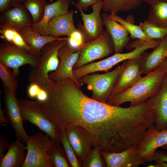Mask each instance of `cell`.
Segmentation results:
<instances>
[{"label":"cell","mask_w":167,"mask_h":167,"mask_svg":"<svg viewBox=\"0 0 167 167\" xmlns=\"http://www.w3.org/2000/svg\"><path fill=\"white\" fill-rule=\"evenodd\" d=\"M80 86L70 78L49 83L48 98L42 103L48 119L59 129L83 127L93 148L101 151L120 152L136 144L143 125L140 106L122 107L99 101L85 95Z\"/></svg>","instance_id":"obj_1"},{"label":"cell","mask_w":167,"mask_h":167,"mask_svg":"<svg viewBox=\"0 0 167 167\" xmlns=\"http://www.w3.org/2000/svg\"><path fill=\"white\" fill-rule=\"evenodd\" d=\"M166 74L159 66L147 73L132 86L122 92L110 96L107 103L120 106L127 102L131 106L146 102L159 91Z\"/></svg>","instance_id":"obj_2"},{"label":"cell","mask_w":167,"mask_h":167,"mask_svg":"<svg viewBox=\"0 0 167 167\" xmlns=\"http://www.w3.org/2000/svg\"><path fill=\"white\" fill-rule=\"evenodd\" d=\"M161 41L153 40L147 42L136 39L131 42L130 47L133 49L130 52L115 53L113 55L100 61L88 63L76 69L73 72L75 78L77 80L82 76L100 71L108 72L114 66L125 60L135 58L142 55L146 50L154 48L161 42Z\"/></svg>","instance_id":"obj_3"},{"label":"cell","mask_w":167,"mask_h":167,"mask_svg":"<svg viewBox=\"0 0 167 167\" xmlns=\"http://www.w3.org/2000/svg\"><path fill=\"white\" fill-rule=\"evenodd\" d=\"M68 36L46 45L42 49L40 56L39 65L31 68L28 76V80L34 83L43 88L46 83L49 80V75L58 67L59 59L58 51L59 49L67 42Z\"/></svg>","instance_id":"obj_4"},{"label":"cell","mask_w":167,"mask_h":167,"mask_svg":"<svg viewBox=\"0 0 167 167\" xmlns=\"http://www.w3.org/2000/svg\"><path fill=\"white\" fill-rule=\"evenodd\" d=\"M126 60L117 66L112 71L103 74H88L77 80L80 84L87 86L92 92V98L100 102L107 103L115 84L124 69Z\"/></svg>","instance_id":"obj_5"},{"label":"cell","mask_w":167,"mask_h":167,"mask_svg":"<svg viewBox=\"0 0 167 167\" xmlns=\"http://www.w3.org/2000/svg\"><path fill=\"white\" fill-rule=\"evenodd\" d=\"M19 103L24 121H28L48 135L55 143H61L59 129L47 118L41 102L37 101L20 99Z\"/></svg>","instance_id":"obj_6"},{"label":"cell","mask_w":167,"mask_h":167,"mask_svg":"<svg viewBox=\"0 0 167 167\" xmlns=\"http://www.w3.org/2000/svg\"><path fill=\"white\" fill-rule=\"evenodd\" d=\"M55 143L42 132L29 136L26 146L27 157L22 167H53L48 151Z\"/></svg>","instance_id":"obj_7"},{"label":"cell","mask_w":167,"mask_h":167,"mask_svg":"<svg viewBox=\"0 0 167 167\" xmlns=\"http://www.w3.org/2000/svg\"><path fill=\"white\" fill-rule=\"evenodd\" d=\"M40 57L31 54L23 49L5 40L0 44V62L11 68L17 76L20 67L28 65L31 68L39 65Z\"/></svg>","instance_id":"obj_8"},{"label":"cell","mask_w":167,"mask_h":167,"mask_svg":"<svg viewBox=\"0 0 167 167\" xmlns=\"http://www.w3.org/2000/svg\"><path fill=\"white\" fill-rule=\"evenodd\" d=\"M80 51L79 57L73 69L105 58L115 52L112 38L106 30L97 38L85 43Z\"/></svg>","instance_id":"obj_9"},{"label":"cell","mask_w":167,"mask_h":167,"mask_svg":"<svg viewBox=\"0 0 167 167\" xmlns=\"http://www.w3.org/2000/svg\"><path fill=\"white\" fill-rule=\"evenodd\" d=\"M2 84L6 117L9 124L15 131L17 139L26 144L29 136L24 127V121L20 109L19 100L16 95L11 93L3 84Z\"/></svg>","instance_id":"obj_10"},{"label":"cell","mask_w":167,"mask_h":167,"mask_svg":"<svg viewBox=\"0 0 167 167\" xmlns=\"http://www.w3.org/2000/svg\"><path fill=\"white\" fill-rule=\"evenodd\" d=\"M80 53V49L72 48L67 43L62 46L58 51V65L56 70L49 74V79L57 82L70 78L78 81L74 77L73 70Z\"/></svg>","instance_id":"obj_11"},{"label":"cell","mask_w":167,"mask_h":167,"mask_svg":"<svg viewBox=\"0 0 167 167\" xmlns=\"http://www.w3.org/2000/svg\"><path fill=\"white\" fill-rule=\"evenodd\" d=\"M103 1L99 2L92 5V11L86 14L82 8L77 7L83 24L79 23L77 29L84 34L86 41L95 40L100 37L104 31V23L101 12L103 7Z\"/></svg>","instance_id":"obj_12"},{"label":"cell","mask_w":167,"mask_h":167,"mask_svg":"<svg viewBox=\"0 0 167 167\" xmlns=\"http://www.w3.org/2000/svg\"><path fill=\"white\" fill-rule=\"evenodd\" d=\"M145 54L144 53L139 57L126 60L125 66L115 84L110 96L129 89L141 78V69Z\"/></svg>","instance_id":"obj_13"},{"label":"cell","mask_w":167,"mask_h":167,"mask_svg":"<svg viewBox=\"0 0 167 167\" xmlns=\"http://www.w3.org/2000/svg\"><path fill=\"white\" fill-rule=\"evenodd\" d=\"M167 145V130L158 131L154 124L147 130L143 139L137 145L140 156L146 162L153 161L156 150Z\"/></svg>","instance_id":"obj_14"},{"label":"cell","mask_w":167,"mask_h":167,"mask_svg":"<svg viewBox=\"0 0 167 167\" xmlns=\"http://www.w3.org/2000/svg\"><path fill=\"white\" fill-rule=\"evenodd\" d=\"M101 153L107 167H138L146 164L139 156L137 145L120 152L101 151Z\"/></svg>","instance_id":"obj_15"},{"label":"cell","mask_w":167,"mask_h":167,"mask_svg":"<svg viewBox=\"0 0 167 167\" xmlns=\"http://www.w3.org/2000/svg\"><path fill=\"white\" fill-rule=\"evenodd\" d=\"M68 139L79 160L82 162L92 149L91 137L83 127L72 125L67 127Z\"/></svg>","instance_id":"obj_16"},{"label":"cell","mask_w":167,"mask_h":167,"mask_svg":"<svg viewBox=\"0 0 167 167\" xmlns=\"http://www.w3.org/2000/svg\"><path fill=\"white\" fill-rule=\"evenodd\" d=\"M33 24L32 16L23 3L0 13V28L18 30Z\"/></svg>","instance_id":"obj_17"},{"label":"cell","mask_w":167,"mask_h":167,"mask_svg":"<svg viewBox=\"0 0 167 167\" xmlns=\"http://www.w3.org/2000/svg\"><path fill=\"white\" fill-rule=\"evenodd\" d=\"M146 102L154 111L156 129L158 131L167 130V74L159 91Z\"/></svg>","instance_id":"obj_18"},{"label":"cell","mask_w":167,"mask_h":167,"mask_svg":"<svg viewBox=\"0 0 167 167\" xmlns=\"http://www.w3.org/2000/svg\"><path fill=\"white\" fill-rule=\"evenodd\" d=\"M75 11L71 10L65 14L51 19L47 25L45 36L57 37L61 36H70L77 29L74 22Z\"/></svg>","instance_id":"obj_19"},{"label":"cell","mask_w":167,"mask_h":167,"mask_svg":"<svg viewBox=\"0 0 167 167\" xmlns=\"http://www.w3.org/2000/svg\"><path fill=\"white\" fill-rule=\"evenodd\" d=\"M101 16L106 30L112 38L115 53H122L129 43V32L122 25L110 18L107 13H104Z\"/></svg>","instance_id":"obj_20"},{"label":"cell","mask_w":167,"mask_h":167,"mask_svg":"<svg viewBox=\"0 0 167 167\" xmlns=\"http://www.w3.org/2000/svg\"><path fill=\"white\" fill-rule=\"evenodd\" d=\"M71 0H57L50 3H47L43 17L38 23L32 24L33 30L39 34L45 36L47 25L52 18L66 14L68 12Z\"/></svg>","instance_id":"obj_21"},{"label":"cell","mask_w":167,"mask_h":167,"mask_svg":"<svg viewBox=\"0 0 167 167\" xmlns=\"http://www.w3.org/2000/svg\"><path fill=\"white\" fill-rule=\"evenodd\" d=\"M18 31L30 47L28 53L37 56H40L41 50L46 45L61 38L41 35L33 30L31 26L26 27Z\"/></svg>","instance_id":"obj_22"},{"label":"cell","mask_w":167,"mask_h":167,"mask_svg":"<svg viewBox=\"0 0 167 167\" xmlns=\"http://www.w3.org/2000/svg\"><path fill=\"white\" fill-rule=\"evenodd\" d=\"M17 139L9 144L8 150L0 161V167H22L27 156L26 146Z\"/></svg>","instance_id":"obj_23"},{"label":"cell","mask_w":167,"mask_h":167,"mask_svg":"<svg viewBox=\"0 0 167 167\" xmlns=\"http://www.w3.org/2000/svg\"><path fill=\"white\" fill-rule=\"evenodd\" d=\"M154 48L152 52L145 54L141 69L142 74H146L152 71L165 58V54L167 51V35Z\"/></svg>","instance_id":"obj_24"},{"label":"cell","mask_w":167,"mask_h":167,"mask_svg":"<svg viewBox=\"0 0 167 167\" xmlns=\"http://www.w3.org/2000/svg\"><path fill=\"white\" fill-rule=\"evenodd\" d=\"M142 0H103L102 9L110 14L128 12L139 6Z\"/></svg>","instance_id":"obj_25"},{"label":"cell","mask_w":167,"mask_h":167,"mask_svg":"<svg viewBox=\"0 0 167 167\" xmlns=\"http://www.w3.org/2000/svg\"><path fill=\"white\" fill-rule=\"evenodd\" d=\"M147 20L157 25L167 28V0L151 6Z\"/></svg>","instance_id":"obj_26"},{"label":"cell","mask_w":167,"mask_h":167,"mask_svg":"<svg viewBox=\"0 0 167 167\" xmlns=\"http://www.w3.org/2000/svg\"><path fill=\"white\" fill-rule=\"evenodd\" d=\"M110 18L122 25L127 30L133 39H138L143 41L151 42L153 40L149 39L145 34L139 25H135L133 22L124 19L117 14H110Z\"/></svg>","instance_id":"obj_27"},{"label":"cell","mask_w":167,"mask_h":167,"mask_svg":"<svg viewBox=\"0 0 167 167\" xmlns=\"http://www.w3.org/2000/svg\"><path fill=\"white\" fill-rule=\"evenodd\" d=\"M61 143H55L48 151L50 161L54 167H70L66 153Z\"/></svg>","instance_id":"obj_28"},{"label":"cell","mask_w":167,"mask_h":167,"mask_svg":"<svg viewBox=\"0 0 167 167\" xmlns=\"http://www.w3.org/2000/svg\"><path fill=\"white\" fill-rule=\"evenodd\" d=\"M12 70L0 62V77L3 84L11 93L16 95L18 79Z\"/></svg>","instance_id":"obj_29"},{"label":"cell","mask_w":167,"mask_h":167,"mask_svg":"<svg viewBox=\"0 0 167 167\" xmlns=\"http://www.w3.org/2000/svg\"><path fill=\"white\" fill-rule=\"evenodd\" d=\"M23 3L30 13L34 24L39 22L42 18L48 3L46 0H24Z\"/></svg>","instance_id":"obj_30"},{"label":"cell","mask_w":167,"mask_h":167,"mask_svg":"<svg viewBox=\"0 0 167 167\" xmlns=\"http://www.w3.org/2000/svg\"><path fill=\"white\" fill-rule=\"evenodd\" d=\"M139 25L146 36L152 40H163L167 35V28L160 26L146 20Z\"/></svg>","instance_id":"obj_31"},{"label":"cell","mask_w":167,"mask_h":167,"mask_svg":"<svg viewBox=\"0 0 167 167\" xmlns=\"http://www.w3.org/2000/svg\"><path fill=\"white\" fill-rule=\"evenodd\" d=\"M60 142L67 156L71 167H82V162L78 159L68 139L66 129L58 131Z\"/></svg>","instance_id":"obj_32"},{"label":"cell","mask_w":167,"mask_h":167,"mask_svg":"<svg viewBox=\"0 0 167 167\" xmlns=\"http://www.w3.org/2000/svg\"><path fill=\"white\" fill-rule=\"evenodd\" d=\"M0 38L16 46L28 53L30 47L18 31L12 28L0 29Z\"/></svg>","instance_id":"obj_33"},{"label":"cell","mask_w":167,"mask_h":167,"mask_svg":"<svg viewBox=\"0 0 167 167\" xmlns=\"http://www.w3.org/2000/svg\"><path fill=\"white\" fill-rule=\"evenodd\" d=\"M101 151L98 148H93L82 162L83 167H106V163Z\"/></svg>","instance_id":"obj_34"},{"label":"cell","mask_w":167,"mask_h":167,"mask_svg":"<svg viewBox=\"0 0 167 167\" xmlns=\"http://www.w3.org/2000/svg\"><path fill=\"white\" fill-rule=\"evenodd\" d=\"M86 41L84 34L77 29L70 36H68L67 43L72 48L80 49L85 43L86 42Z\"/></svg>","instance_id":"obj_35"},{"label":"cell","mask_w":167,"mask_h":167,"mask_svg":"<svg viewBox=\"0 0 167 167\" xmlns=\"http://www.w3.org/2000/svg\"><path fill=\"white\" fill-rule=\"evenodd\" d=\"M103 0H79L76 3L73 2L72 3L77 7H80L84 11H86L90 6Z\"/></svg>","instance_id":"obj_36"},{"label":"cell","mask_w":167,"mask_h":167,"mask_svg":"<svg viewBox=\"0 0 167 167\" xmlns=\"http://www.w3.org/2000/svg\"><path fill=\"white\" fill-rule=\"evenodd\" d=\"M41 88L36 84L30 83L27 89V93L28 96L31 98H36Z\"/></svg>","instance_id":"obj_37"},{"label":"cell","mask_w":167,"mask_h":167,"mask_svg":"<svg viewBox=\"0 0 167 167\" xmlns=\"http://www.w3.org/2000/svg\"><path fill=\"white\" fill-rule=\"evenodd\" d=\"M9 144L8 139L3 135L0 134V161L5 155V150Z\"/></svg>","instance_id":"obj_38"},{"label":"cell","mask_w":167,"mask_h":167,"mask_svg":"<svg viewBox=\"0 0 167 167\" xmlns=\"http://www.w3.org/2000/svg\"><path fill=\"white\" fill-rule=\"evenodd\" d=\"M161 161L167 163V152L156 151L154 155L153 161Z\"/></svg>","instance_id":"obj_39"},{"label":"cell","mask_w":167,"mask_h":167,"mask_svg":"<svg viewBox=\"0 0 167 167\" xmlns=\"http://www.w3.org/2000/svg\"><path fill=\"white\" fill-rule=\"evenodd\" d=\"M13 0H0V12L5 11L12 6Z\"/></svg>","instance_id":"obj_40"},{"label":"cell","mask_w":167,"mask_h":167,"mask_svg":"<svg viewBox=\"0 0 167 167\" xmlns=\"http://www.w3.org/2000/svg\"><path fill=\"white\" fill-rule=\"evenodd\" d=\"M48 97V94L47 91L44 89L41 88L36 98L37 99V101L43 103L47 100Z\"/></svg>","instance_id":"obj_41"},{"label":"cell","mask_w":167,"mask_h":167,"mask_svg":"<svg viewBox=\"0 0 167 167\" xmlns=\"http://www.w3.org/2000/svg\"><path fill=\"white\" fill-rule=\"evenodd\" d=\"M0 105V125L5 126L7 125L8 122L5 116L4 110L2 109L1 103Z\"/></svg>","instance_id":"obj_42"},{"label":"cell","mask_w":167,"mask_h":167,"mask_svg":"<svg viewBox=\"0 0 167 167\" xmlns=\"http://www.w3.org/2000/svg\"><path fill=\"white\" fill-rule=\"evenodd\" d=\"M159 66L161 69L167 74V58H165L161 63Z\"/></svg>","instance_id":"obj_43"},{"label":"cell","mask_w":167,"mask_h":167,"mask_svg":"<svg viewBox=\"0 0 167 167\" xmlns=\"http://www.w3.org/2000/svg\"><path fill=\"white\" fill-rule=\"evenodd\" d=\"M155 165L156 167H167V163L161 161H155Z\"/></svg>","instance_id":"obj_44"},{"label":"cell","mask_w":167,"mask_h":167,"mask_svg":"<svg viewBox=\"0 0 167 167\" xmlns=\"http://www.w3.org/2000/svg\"><path fill=\"white\" fill-rule=\"evenodd\" d=\"M167 0H142L146 2L151 6H152L159 2L165 1Z\"/></svg>","instance_id":"obj_45"},{"label":"cell","mask_w":167,"mask_h":167,"mask_svg":"<svg viewBox=\"0 0 167 167\" xmlns=\"http://www.w3.org/2000/svg\"><path fill=\"white\" fill-rule=\"evenodd\" d=\"M24 1V0H13L12 6H19L22 4Z\"/></svg>","instance_id":"obj_46"},{"label":"cell","mask_w":167,"mask_h":167,"mask_svg":"<svg viewBox=\"0 0 167 167\" xmlns=\"http://www.w3.org/2000/svg\"><path fill=\"white\" fill-rule=\"evenodd\" d=\"M161 148L164 149H166L167 150V145H164L162 146V147H161Z\"/></svg>","instance_id":"obj_47"},{"label":"cell","mask_w":167,"mask_h":167,"mask_svg":"<svg viewBox=\"0 0 167 167\" xmlns=\"http://www.w3.org/2000/svg\"><path fill=\"white\" fill-rule=\"evenodd\" d=\"M165 56L166 58H167V51L166 52L165 54Z\"/></svg>","instance_id":"obj_48"}]
</instances>
